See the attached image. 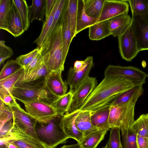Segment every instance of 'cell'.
Listing matches in <instances>:
<instances>
[{
	"label": "cell",
	"instance_id": "6da1fadb",
	"mask_svg": "<svg viewBox=\"0 0 148 148\" xmlns=\"http://www.w3.org/2000/svg\"><path fill=\"white\" fill-rule=\"evenodd\" d=\"M134 86L131 81L126 78L115 76H105L78 110L92 111L111 103L118 95Z\"/></svg>",
	"mask_w": 148,
	"mask_h": 148
},
{
	"label": "cell",
	"instance_id": "7a4b0ae2",
	"mask_svg": "<svg viewBox=\"0 0 148 148\" xmlns=\"http://www.w3.org/2000/svg\"><path fill=\"white\" fill-rule=\"evenodd\" d=\"M40 48L42 54L45 56L44 63L49 72L63 71L65 62L63 57L62 24Z\"/></svg>",
	"mask_w": 148,
	"mask_h": 148
},
{
	"label": "cell",
	"instance_id": "3957f363",
	"mask_svg": "<svg viewBox=\"0 0 148 148\" xmlns=\"http://www.w3.org/2000/svg\"><path fill=\"white\" fill-rule=\"evenodd\" d=\"M62 116H58L47 123L36 122L35 128L36 135L47 148H55L65 143L70 138L60 126Z\"/></svg>",
	"mask_w": 148,
	"mask_h": 148
},
{
	"label": "cell",
	"instance_id": "277c9868",
	"mask_svg": "<svg viewBox=\"0 0 148 148\" xmlns=\"http://www.w3.org/2000/svg\"><path fill=\"white\" fill-rule=\"evenodd\" d=\"M11 94L15 99L24 104L38 101L47 102L51 99L50 94L43 84L31 82L18 83L13 88Z\"/></svg>",
	"mask_w": 148,
	"mask_h": 148
},
{
	"label": "cell",
	"instance_id": "5b68a950",
	"mask_svg": "<svg viewBox=\"0 0 148 148\" xmlns=\"http://www.w3.org/2000/svg\"><path fill=\"white\" fill-rule=\"evenodd\" d=\"M137 101H132L121 106L111 105L108 118L110 129L119 128L123 135L131 128L135 121L134 108Z\"/></svg>",
	"mask_w": 148,
	"mask_h": 148
},
{
	"label": "cell",
	"instance_id": "8992f818",
	"mask_svg": "<svg viewBox=\"0 0 148 148\" xmlns=\"http://www.w3.org/2000/svg\"><path fill=\"white\" fill-rule=\"evenodd\" d=\"M0 140L8 145L9 148H47L40 140L13 126Z\"/></svg>",
	"mask_w": 148,
	"mask_h": 148
},
{
	"label": "cell",
	"instance_id": "52a82bcc",
	"mask_svg": "<svg viewBox=\"0 0 148 148\" xmlns=\"http://www.w3.org/2000/svg\"><path fill=\"white\" fill-rule=\"evenodd\" d=\"M105 76H115L126 78L131 81L134 86L143 85L147 76L144 72L132 66H123L109 65L105 70Z\"/></svg>",
	"mask_w": 148,
	"mask_h": 148
},
{
	"label": "cell",
	"instance_id": "ba28073f",
	"mask_svg": "<svg viewBox=\"0 0 148 148\" xmlns=\"http://www.w3.org/2000/svg\"><path fill=\"white\" fill-rule=\"evenodd\" d=\"M26 112L37 122L47 123L58 115L50 104L38 101L24 104Z\"/></svg>",
	"mask_w": 148,
	"mask_h": 148
},
{
	"label": "cell",
	"instance_id": "9c48e42d",
	"mask_svg": "<svg viewBox=\"0 0 148 148\" xmlns=\"http://www.w3.org/2000/svg\"><path fill=\"white\" fill-rule=\"evenodd\" d=\"M131 26L140 51L148 50V12L144 14L132 13Z\"/></svg>",
	"mask_w": 148,
	"mask_h": 148
},
{
	"label": "cell",
	"instance_id": "30bf717a",
	"mask_svg": "<svg viewBox=\"0 0 148 148\" xmlns=\"http://www.w3.org/2000/svg\"><path fill=\"white\" fill-rule=\"evenodd\" d=\"M118 39L121 57L127 61H131L140 51L131 25Z\"/></svg>",
	"mask_w": 148,
	"mask_h": 148
},
{
	"label": "cell",
	"instance_id": "8fae6325",
	"mask_svg": "<svg viewBox=\"0 0 148 148\" xmlns=\"http://www.w3.org/2000/svg\"><path fill=\"white\" fill-rule=\"evenodd\" d=\"M97 84L96 78L88 76L75 90L70 109L66 113L73 112L79 109Z\"/></svg>",
	"mask_w": 148,
	"mask_h": 148
},
{
	"label": "cell",
	"instance_id": "7c38bea8",
	"mask_svg": "<svg viewBox=\"0 0 148 148\" xmlns=\"http://www.w3.org/2000/svg\"><path fill=\"white\" fill-rule=\"evenodd\" d=\"M9 107L12 113L13 125L22 131L39 140L35 130L37 121L21 107Z\"/></svg>",
	"mask_w": 148,
	"mask_h": 148
},
{
	"label": "cell",
	"instance_id": "4fadbf2b",
	"mask_svg": "<svg viewBox=\"0 0 148 148\" xmlns=\"http://www.w3.org/2000/svg\"><path fill=\"white\" fill-rule=\"evenodd\" d=\"M62 72L61 71H52L44 77L43 87L56 99L66 94L67 90V85L62 78Z\"/></svg>",
	"mask_w": 148,
	"mask_h": 148
},
{
	"label": "cell",
	"instance_id": "5bb4252c",
	"mask_svg": "<svg viewBox=\"0 0 148 148\" xmlns=\"http://www.w3.org/2000/svg\"><path fill=\"white\" fill-rule=\"evenodd\" d=\"M84 61L86 64L81 69L75 71L73 67H71L68 71L67 78L65 82L69 86V91L73 93L79 85L89 76L90 70L94 67L92 56L87 57Z\"/></svg>",
	"mask_w": 148,
	"mask_h": 148
},
{
	"label": "cell",
	"instance_id": "9a60e30c",
	"mask_svg": "<svg viewBox=\"0 0 148 148\" xmlns=\"http://www.w3.org/2000/svg\"><path fill=\"white\" fill-rule=\"evenodd\" d=\"M127 0H105L97 22L109 20L119 15L127 14L129 5Z\"/></svg>",
	"mask_w": 148,
	"mask_h": 148
},
{
	"label": "cell",
	"instance_id": "2e32d148",
	"mask_svg": "<svg viewBox=\"0 0 148 148\" xmlns=\"http://www.w3.org/2000/svg\"><path fill=\"white\" fill-rule=\"evenodd\" d=\"M78 110L73 112L66 113L62 116L60 121V126L66 135L75 140L80 144L84 137L83 134L76 128L75 124V119L80 112Z\"/></svg>",
	"mask_w": 148,
	"mask_h": 148
},
{
	"label": "cell",
	"instance_id": "e0dca14e",
	"mask_svg": "<svg viewBox=\"0 0 148 148\" xmlns=\"http://www.w3.org/2000/svg\"><path fill=\"white\" fill-rule=\"evenodd\" d=\"M111 106L110 103L90 111L91 123L98 130L110 129L108 118Z\"/></svg>",
	"mask_w": 148,
	"mask_h": 148
},
{
	"label": "cell",
	"instance_id": "ac0fdd59",
	"mask_svg": "<svg viewBox=\"0 0 148 148\" xmlns=\"http://www.w3.org/2000/svg\"><path fill=\"white\" fill-rule=\"evenodd\" d=\"M108 20L111 35L115 37L123 34L131 25L132 18L127 14H124Z\"/></svg>",
	"mask_w": 148,
	"mask_h": 148
},
{
	"label": "cell",
	"instance_id": "d6986e66",
	"mask_svg": "<svg viewBox=\"0 0 148 148\" xmlns=\"http://www.w3.org/2000/svg\"><path fill=\"white\" fill-rule=\"evenodd\" d=\"M143 85L134 86L118 95L111 104L121 106L132 101L137 100L143 93Z\"/></svg>",
	"mask_w": 148,
	"mask_h": 148
},
{
	"label": "cell",
	"instance_id": "ffe728a7",
	"mask_svg": "<svg viewBox=\"0 0 148 148\" xmlns=\"http://www.w3.org/2000/svg\"><path fill=\"white\" fill-rule=\"evenodd\" d=\"M67 6L68 4L62 24L63 57L65 62L68 52L70 44L73 40Z\"/></svg>",
	"mask_w": 148,
	"mask_h": 148
},
{
	"label": "cell",
	"instance_id": "44dd1931",
	"mask_svg": "<svg viewBox=\"0 0 148 148\" xmlns=\"http://www.w3.org/2000/svg\"><path fill=\"white\" fill-rule=\"evenodd\" d=\"M97 19L91 17L86 14L84 0H78L77 15L76 34L84 29L89 28L97 22Z\"/></svg>",
	"mask_w": 148,
	"mask_h": 148
},
{
	"label": "cell",
	"instance_id": "7402d4cb",
	"mask_svg": "<svg viewBox=\"0 0 148 148\" xmlns=\"http://www.w3.org/2000/svg\"><path fill=\"white\" fill-rule=\"evenodd\" d=\"M77 129L83 134L84 137L98 130L92 125L90 120V111H80L75 120Z\"/></svg>",
	"mask_w": 148,
	"mask_h": 148
},
{
	"label": "cell",
	"instance_id": "603a6c76",
	"mask_svg": "<svg viewBox=\"0 0 148 148\" xmlns=\"http://www.w3.org/2000/svg\"><path fill=\"white\" fill-rule=\"evenodd\" d=\"M6 31L15 37L20 36L25 31L21 20L13 1Z\"/></svg>",
	"mask_w": 148,
	"mask_h": 148
},
{
	"label": "cell",
	"instance_id": "cb8c5ba5",
	"mask_svg": "<svg viewBox=\"0 0 148 148\" xmlns=\"http://www.w3.org/2000/svg\"><path fill=\"white\" fill-rule=\"evenodd\" d=\"M111 35L108 20L97 22L89 27V37L92 40H100Z\"/></svg>",
	"mask_w": 148,
	"mask_h": 148
},
{
	"label": "cell",
	"instance_id": "d4e9b609",
	"mask_svg": "<svg viewBox=\"0 0 148 148\" xmlns=\"http://www.w3.org/2000/svg\"><path fill=\"white\" fill-rule=\"evenodd\" d=\"M73 92L69 91L65 95L55 99L50 104L57 115L62 116L68 112L71 105Z\"/></svg>",
	"mask_w": 148,
	"mask_h": 148
},
{
	"label": "cell",
	"instance_id": "484cf974",
	"mask_svg": "<svg viewBox=\"0 0 148 148\" xmlns=\"http://www.w3.org/2000/svg\"><path fill=\"white\" fill-rule=\"evenodd\" d=\"M45 0H33L28 7V18L30 23L34 20L44 22L45 15Z\"/></svg>",
	"mask_w": 148,
	"mask_h": 148
},
{
	"label": "cell",
	"instance_id": "4316f807",
	"mask_svg": "<svg viewBox=\"0 0 148 148\" xmlns=\"http://www.w3.org/2000/svg\"><path fill=\"white\" fill-rule=\"evenodd\" d=\"M108 130H97L85 136L80 144L82 148H96L104 138Z\"/></svg>",
	"mask_w": 148,
	"mask_h": 148
},
{
	"label": "cell",
	"instance_id": "83f0119b",
	"mask_svg": "<svg viewBox=\"0 0 148 148\" xmlns=\"http://www.w3.org/2000/svg\"><path fill=\"white\" fill-rule=\"evenodd\" d=\"M60 0H57L55 5L51 13L43 22L41 33L39 36L34 41L38 47H40L45 43L47 35L52 26L55 12L56 10Z\"/></svg>",
	"mask_w": 148,
	"mask_h": 148
},
{
	"label": "cell",
	"instance_id": "f1b7e54d",
	"mask_svg": "<svg viewBox=\"0 0 148 148\" xmlns=\"http://www.w3.org/2000/svg\"><path fill=\"white\" fill-rule=\"evenodd\" d=\"M25 69L23 67L9 76L0 80V88L5 90L11 93L14 86L24 80Z\"/></svg>",
	"mask_w": 148,
	"mask_h": 148
},
{
	"label": "cell",
	"instance_id": "f546056e",
	"mask_svg": "<svg viewBox=\"0 0 148 148\" xmlns=\"http://www.w3.org/2000/svg\"><path fill=\"white\" fill-rule=\"evenodd\" d=\"M105 0H84L86 14L88 16L98 19L99 18Z\"/></svg>",
	"mask_w": 148,
	"mask_h": 148
},
{
	"label": "cell",
	"instance_id": "4dcf8cb0",
	"mask_svg": "<svg viewBox=\"0 0 148 148\" xmlns=\"http://www.w3.org/2000/svg\"><path fill=\"white\" fill-rule=\"evenodd\" d=\"M12 0H0V29L6 31Z\"/></svg>",
	"mask_w": 148,
	"mask_h": 148
},
{
	"label": "cell",
	"instance_id": "1f68e13d",
	"mask_svg": "<svg viewBox=\"0 0 148 148\" xmlns=\"http://www.w3.org/2000/svg\"><path fill=\"white\" fill-rule=\"evenodd\" d=\"M131 129L136 135L148 138V114L141 115L134 121Z\"/></svg>",
	"mask_w": 148,
	"mask_h": 148
},
{
	"label": "cell",
	"instance_id": "d6a6232c",
	"mask_svg": "<svg viewBox=\"0 0 148 148\" xmlns=\"http://www.w3.org/2000/svg\"><path fill=\"white\" fill-rule=\"evenodd\" d=\"M21 20L25 31H27L30 25L28 18V7L25 0H13Z\"/></svg>",
	"mask_w": 148,
	"mask_h": 148
},
{
	"label": "cell",
	"instance_id": "836d02e7",
	"mask_svg": "<svg viewBox=\"0 0 148 148\" xmlns=\"http://www.w3.org/2000/svg\"><path fill=\"white\" fill-rule=\"evenodd\" d=\"M78 0H68L67 8L70 20L72 37L76 36Z\"/></svg>",
	"mask_w": 148,
	"mask_h": 148
},
{
	"label": "cell",
	"instance_id": "e575fe53",
	"mask_svg": "<svg viewBox=\"0 0 148 148\" xmlns=\"http://www.w3.org/2000/svg\"><path fill=\"white\" fill-rule=\"evenodd\" d=\"M23 67L16 61L10 60L3 66L0 73V80L13 74Z\"/></svg>",
	"mask_w": 148,
	"mask_h": 148
},
{
	"label": "cell",
	"instance_id": "d590c367",
	"mask_svg": "<svg viewBox=\"0 0 148 148\" xmlns=\"http://www.w3.org/2000/svg\"><path fill=\"white\" fill-rule=\"evenodd\" d=\"M45 58L40 64L23 82H30L45 77L49 72L45 63Z\"/></svg>",
	"mask_w": 148,
	"mask_h": 148
},
{
	"label": "cell",
	"instance_id": "8d00e7d4",
	"mask_svg": "<svg viewBox=\"0 0 148 148\" xmlns=\"http://www.w3.org/2000/svg\"><path fill=\"white\" fill-rule=\"evenodd\" d=\"M132 13L144 14L148 12V6L146 0H127Z\"/></svg>",
	"mask_w": 148,
	"mask_h": 148
},
{
	"label": "cell",
	"instance_id": "74e56055",
	"mask_svg": "<svg viewBox=\"0 0 148 148\" xmlns=\"http://www.w3.org/2000/svg\"><path fill=\"white\" fill-rule=\"evenodd\" d=\"M122 136L123 143V148H138L137 143L136 134L131 128L122 135Z\"/></svg>",
	"mask_w": 148,
	"mask_h": 148
},
{
	"label": "cell",
	"instance_id": "f35d334b",
	"mask_svg": "<svg viewBox=\"0 0 148 148\" xmlns=\"http://www.w3.org/2000/svg\"><path fill=\"white\" fill-rule=\"evenodd\" d=\"M45 58V55L43 56L40 50V52L31 62L27 66L24 67L25 74L23 81L40 64Z\"/></svg>",
	"mask_w": 148,
	"mask_h": 148
},
{
	"label": "cell",
	"instance_id": "ab89813d",
	"mask_svg": "<svg viewBox=\"0 0 148 148\" xmlns=\"http://www.w3.org/2000/svg\"><path fill=\"white\" fill-rule=\"evenodd\" d=\"M120 129L119 128L111 129L108 141L110 148H120L121 144V141Z\"/></svg>",
	"mask_w": 148,
	"mask_h": 148
},
{
	"label": "cell",
	"instance_id": "60d3db41",
	"mask_svg": "<svg viewBox=\"0 0 148 148\" xmlns=\"http://www.w3.org/2000/svg\"><path fill=\"white\" fill-rule=\"evenodd\" d=\"M40 47H37L30 52L24 55H22L17 57L16 60L24 67L27 66L34 58L40 52Z\"/></svg>",
	"mask_w": 148,
	"mask_h": 148
},
{
	"label": "cell",
	"instance_id": "b9f144b4",
	"mask_svg": "<svg viewBox=\"0 0 148 148\" xmlns=\"http://www.w3.org/2000/svg\"><path fill=\"white\" fill-rule=\"evenodd\" d=\"M0 99L5 104L9 107L21 108L12 94L5 90L0 88Z\"/></svg>",
	"mask_w": 148,
	"mask_h": 148
},
{
	"label": "cell",
	"instance_id": "7bdbcfd3",
	"mask_svg": "<svg viewBox=\"0 0 148 148\" xmlns=\"http://www.w3.org/2000/svg\"><path fill=\"white\" fill-rule=\"evenodd\" d=\"M0 101L1 124H2L3 126L6 123L13 119V114L10 108L1 99Z\"/></svg>",
	"mask_w": 148,
	"mask_h": 148
},
{
	"label": "cell",
	"instance_id": "ee69618b",
	"mask_svg": "<svg viewBox=\"0 0 148 148\" xmlns=\"http://www.w3.org/2000/svg\"><path fill=\"white\" fill-rule=\"evenodd\" d=\"M13 54L12 49L5 44L3 40L0 41V65L3 64L5 61L10 58Z\"/></svg>",
	"mask_w": 148,
	"mask_h": 148
},
{
	"label": "cell",
	"instance_id": "f6af8a7d",
	"mask_svg": "<svg viewBox=\"0 0 148 148\" xmlns=\"http://www.w3.org/2000/svg\"><path fill=\"white\" fill-rule=\"evenodd\" d=\"M57 1V0H45V19H47L51 13Z\"/></svg>",
	"mask_w": 148,
	"mask_h": 148
},
{
	"label": "cell",
	"instance_id": "bcb514c9",
	"mask_svg": "<svg viewBox=\"0 0 148 148\" xmlns=\"http://www.w3.org/2000/svg\"><path fill=\"white\" fill-rule=\"evenodd\" d=\"M138 148H148V138L136 135Z\"/></svg>",
	"mask_w": 148,
	"mask_h": 148
},
{
	"label": "cell",
	"instance_id": "7dc6e473",
	"mask_svg": "<svg viewBox=\"0 0 148 148\" xmlns=\"http://www.w3.org/2000/svg\"><path fill=\"white\" fill-rule=\"evenodd\" d=\"M86 64V62L84 60H77L74 62L73 69L75 71H78L83 68Z\"/></svg>",
	"mask_w": 148,
	"mask_h": 148
},
{
	"label": "cell",
	"instance_id": "c3c4849f",
	"mask_svg": "<svg viewBox=\"0 0 148 148\" xmlns=\"http://www.w3.org/2000/svg\"><path fill=\"white\" fill-rule=\"evenodd\" d=\"M60 148H82L80 144L77 143L76 144L68 145H64Z\"/></svg>",
	"mask_w": 148,
	"mask_h": 148
},
{
	"label": "cell",
	"instance_id": "681fc988",
	"mask_svg": "<svg viewBox=\"0 0 148 148\" xmlns=\"http://www.w3.org/2000/svg\"><path fill=\"white\" fill-rule=\"evenodd\" d=\"M0 148H9L8 145L4 142L0 140Z\"/></svg>",
	"mask_w": 148,
	"mask_h": 148
},
{
	"label": "cell",
	"instance_id": "f907efd6",
	"mask_svg": "<svg viewBox=\"0 0 148 148\" xmlns=\"http://www.w3.org/2000/svg\"><path fill=\"white\" fill-rule=\"evenodd\" d=\"M102 148H110L109 142L108 141L105 146Z\"/></svg>",
	"mask_w": 148,
	"mask_h": 148
},
{
	"label": "cell",
	"instance_id": "816d5d0a",
	"mask_svg": "<svg viewBox=\"0 0 148 148\" xmlns=\"http://www.w3.org/2000/svg\"><path fill=\"white\" fill-rule=\"evenodd\" d=\"M146 1L147 2V6H148V0H146Z\"/></svg>",
	"mask_w": 148,
	"mask_h": 148
},
{
	"label": "cell",
	"instance_id": "f5cc1de1",
	"mask_svg": "<svg viewBox=\"0 0 148 148\" xmlns=\"http://www.w3.org/2000/svg\"><path fill=\"white\" fill-rule=\"evenodd\" d=\"M120 148H123L122 145V144L120 146Z\"/></svg>",
	"mask_w": 148,
	"mask_h": 148
},
{
	"label": "cell",
	"instance_id": "db71d44e",
	"mask_svg": "<svg viewBox=\"0 0 148 148\" xmlns=\"http://www.w3.org/2000/svg\"><path fill=\"white\" fill-rule=\"evenodd\" d=\"M147 76H148V75H147Z\"/></svg>",
	"mask_w": 148,
	"mask_h": 148
},
{
	"label": "cell",
	"instance_id": "11a10c76",
	"mask_svg": "<svg viewBox=\"0 0 148 148\" xmlns=\"http://www.w3.org/2000/svg\"></svg>",
	"mask_w": 148,
	"mask_h": 148
}]
</instances>
